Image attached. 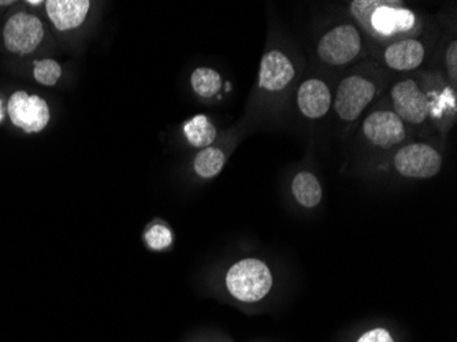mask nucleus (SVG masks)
<instances>
[{"label":"nucleus","instance_id":"25","mask_svg":"<svg viewBox=\"0 0 457 342\" xmlns=\"http://www.w3.org/2000/svg\"><path fill=\"white\" fill-rule=\"evenodd\" d=\"M10 4H14L12 0H7V2H0V6H10Z\"/></svg>","mask_w":457,"mask_h":342},{"label":"nucleus","instance_id":"21","mask_svg":"<svg viewBox=\"0 0 457 342\" xmlns=\"http://www.w3.org/2000/svg\"><path fill=\"white\" fill-rule=\"evenodd\" d=\"M358 342H395V339L386 329L377 328L364 333Z\"/></svg>","mask_w":457,"mask_h":342},{"label":"nucleus","instance_id":"23","mask_svg":"<svg viewBox=\"0 0 457 342\" xmlns=\"http://www.w3.org/2000/svg\"><path fill=\"white\" fill-rule=\"evenodd\" d=\"M4 102L0 99V122L4 121Z\"/></svg>","mask_w":457,"mask_h":342},{"label":"nucleus","instance_id":"20","mask_svg":"<svg viewBox=\"0 0 457 342\" xmlns=\"http://www.w3.org/2000/svg\"><path fill=\"white\" fill-rule=\"evenodd\" d=\"M384 4V0H355V2H352L351 4V12L353 17H355L369 32H371L370 18H371L374 10H376L377 7L382 6Z\"/></svg>","mask_w":457,"mask_h":342},{"label":"nucleus","instance_id":"22","mask_svg":"<svg viewBox=\"0 0 457 342\" xmlns=\"http://www.w3.org/2000/svg\"><path fill=\"white\" fill-rule=\"evenodd\" d=\"M446 68L451 79L456 82L457 79V41H453L446 50Z\"/></svg>","mask_w":457,"mask_h":342},{"label":"nucleus","instance_id":"12","mask_svg":"<svg viewBox=\"0 0 457 342\" xmlns=\"http://www.w3.org/2000/svg\"><path fill=\"white\" fill-rule=\"evenodd\" d=\"M300 112L311 120H318L328 114L331 104V95L328 85L320 79L303 82L297 95Z\"/></svg>","mask_w":457,"mask_h":342},{"label":"nucleus","instance_id":"15","mask_svg":"<svg viewBox=\"0 0 457 342\" xmlns=\"http://www.w3.org/2000/svg\"><path fill=\"white\" fill-rule=\"evenodd\" d=\"M184 130L187 140L196 148L212 146L215 138H217L215 126L210 122L209 118L205 115H196V117L192 118L191 121L185 123Z\"/></svg>","mask_w":457,"mask_h":342},{"label":"nucleus","instance_id":"19","mask_svg":"<svg viewBox=\"0 0 457 342\" xmlns=\"http://www.w3.org/2000/svg\"><path fill=\"white\" fill-rule=\"evenodd\" d=\"M145 243L154 251H163L173 244V233L168 226L156 223L145 231Z\"/></svg>","mask_w":457,"mask_h":342},{"label":"nucleus","instance_id":"16","mask_svg":"<svg viewBox=\"0 0 457 342\" xmlns=\"http://www.w3.org/2000/svg\"><path fill=\"white\" fill-rule=\"evenodd\" d=\"M225 164V155L220 148H204L195 159V171L202 179H212L220 173Z\"/></svg>","mask_w":457,"mask_h":342},{"label":"nucleus","instance_id":"6","mask_svg":"<svg viewBox=\"0 0 457 342\" xmlns=\"http://www.w3.org/2000/svg\"><path fill=\"white\" fill-rule=\"evenodd\" d=\"M376 95V85L363 77L351 76L338 85L335 109L341 120H358Z\"/></svg>","mask_w":457,"mask_h":342},{"label":"nucleus","instance_id":"5","mask_svg":"<svg viewBox=\"0 0 457 342\" xmlns=\"http://www.w3.org/2000/svg\"><path fill=\"white\" fill-rule=\"evenodd\" d=\"M361 50V38L352 25H341L320 38L318 55L325 63L341 66L353 61Z\"/></svg>","mask_w":457,"mask_h":342},{"label":"nucleus","instance_id":"17","mask_svg":"<svg viewBox=\"0 0 457 342\" xmlns=\"http://www.w3.org/2000/svg\"><path fill=\"white\" fill-rule=\"evenodd\" d=\"M192 88L199 96L212 97L220 92V73L209 68H200L192 73Z\"/></svg>","mask_w":457,"mask_h":342},{"label":"nucleus","instance_id":"2","mask_svg":"<svg viewBox=\"0 0 457 342\" xmlns=\"http://www.w3.org/2000/svg\"><path fill=\"white\" fill-rule=\"evenodd\" d=\"M7 114L12 125L28 135L40 133L47 128L51 113L47 102L37 95L17 91L7 103Z\"/></svg>","mask_w":457,"mask_h":342},{"label":"nucleus","instance_id":"18","mask_svg":"<svg viewBox=\"0 0 457 342\" xmlns=\"http://www.w3.org/2000/svg\"><path fill=\"white\" fill-rule=\"evenodd\" d=\"M62 76V68L55 59H41L35 63L33 77L38 84L54 87Z\"/></svg>","mask_w":457,"mask_h":342},{"label":"nucleus","instance_id":"13","mask_svg":"<svg viewBox=\"0 0 457 342\" xmlns=\"http://www.w3.org/2000/svg\"><path fill=\"white\" fill-rule=\"evenodd\" d=\"M425 48L422 43L413 38L399 41L385 51V62L393 71H415L422 65Z\"/></svg>","mask_w":457,"mask_h":342},{"label":"nucleus","instance_id":"14","mask_svg":"<svg viewBox=\"0 0 457 342\" xmlns=\"http://www.w3.org/2000/svg\"><path fill=\"white\" fill-rule=\"evenodd\" d=\"M292 192L297 202L305 208H314L322 200V188L314 174L303 171L295 177Z\"/></svg>","mask_w":457,"mask_h":342},{"label":"nucleus","instance_id":"3","mask_svg":"<svg viewBox=\"0 0 457 342\" xmlns=\"http://www.w3.org/2000/svg\"><path fill=\"white\" fill-rule=\"evenodd\" d=\"M45 40V25L29 13H17L4 28V43L10 53L24 56L32 54Z\"/></svg>","mask_w":457,"mask_h":342},{"label":"nucleus","instance_id":"7","mask_svg":"<svg viewBox=\"0 0 457 342\" xmlns=\"http://www.w3.org/2000/svg\"><path fill=\"white\" fill-rule=\"evenodd\" d=\"M392 100L396 112L395 114L403 122L405 121L411 125H420L428 118V96L412 79L397 82L392 88Z\"/></svg>","mask_w":457,"mask_h":342},{"label":"nucleus","instance_id":"1","mask_svg":"<svg viewBox=\"0 0 457 342\" xmlns=\"http://www.w3.org/2000/svg\"><path fill=\"white\" fill-rule=\"evenodd\" d=\"M226 288L238 302H261L273 288V275L259 259H243L228 269Z\"/></svg>","mask_w":457,"mask_h":342},{"label":"nucleus","instance_id":"11","mask_svg":"<svg viewBox=\"0 0 457 342\" xmlns=\"http://www.w3.org/2000/svg\"><path fill=\"white\" fill-rule=\"evenodd\" d=\"M45 4L48 18L61 32L77 29L91 9L88 0H47Z\"/></svg>","mask_w":457,"mask_h":342},{"label":"nucleus","instance_id":"8","mask_svg":"<svg viewBox=\"0 0 457 342\" xmlns=\"http://www.w3.org/2000/svg\"><path fill=\"white\" fill-rule=\"evenodd\" d=\"M363 132L374 146L392 148L405 138L404 122L392 112H377L366 118Z\"/></svg>","mask_w":457,"mask_h":342},{"label":"nucleus","instance_id":"4","mask_svg":"<svg viewBox=\"0 0 457 342\" xmlns=\"http://www.w3.org/2000/svg\"><path fill=\"white\" fill-rule=\"evenodd\" d=\"M443 158L428 144H410L395 155V167L407 179H426L440 173Z\"/></svg>","mask_w":457,"mask_h":342},{"label":"nucleus","instance_id":"24","mask_svg":"<svg viewBox=\"0 0 457 342\" xmlns=\"http://www.w3.org/2000/svg\"><path fill=\"white\" fill-rule=\"evenodd\" d=\"M28 4H30V6H38V4H43V2L41 0H36V2H33V0H28Z\"/></svg>","mask_w":457,"mask_h":342},{"label":"nucleus","instance_id":"9","mask_svg":"<svg viewBox=\"0 0 457 342\" xmlns=\"http://www.w3.org/2000/svg\"><path fill=\"white\" fill-rule=\"evenodd\" d=\"M417 18L411 10L400 7V4L385 2L377 7L370 18L371 32L378 36H392L395 33L408 32L412 29Z\"/></svg>","mask_w":457,"mask_h":342},{"label":"nucleus","instance_id":"10","mask_svg":"<svg viewBox=\"0 0 457 342\" xmlns=\"http://www.w3.org/2000/svg\"><path fill=\"white\" fill-rule=\"evenodd\" d=\"M295 77L292 62L279 51H270L262 59L259 85L267 91H282Z\"/></svg>","mask_w":457,"mask_h":342}]
</instances>
